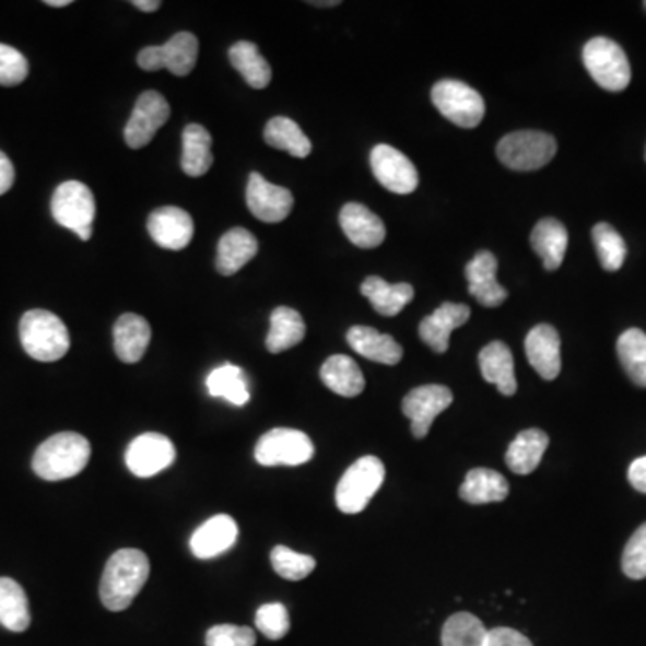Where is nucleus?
Instances as JSON below:
<instances>
[{
  "mask_svg": "<svg viewBox=\"0 0 646 646\" xmlns=\"http://www.w3.org/2000/svg\"><path fill=\"white\" fill-rule=\"evenodd\" d=\"M150 576V559L144 551L119 550L106 562L99 595L108 611L120 612L133 603Z\"/></svg>",
  "mask_w": 646,
  "mask_h": 646,
  "instance_id": "f257e3e1",
  "label": "nucleus"
},
{
  "mask_svg": "<svg viewBox=\"0 0 646 646\" xmlns=\"http://www.w3.org/2000/svg\"><path fill=\"white\" fill-rule=\"evenodd\" d=\"M91 460V444L78 433H58L50 436L33 456V471L46 481L74 478Z\"/></svg>",
  "mask_w": 646,
  "mask_h": 646,
  "instance_id": "f03ea898",
  "label": "nucleus"
},
{
  "mask_svg": "<svg viewBox=\"0 0 646 646\" xmlns=\"http://www.w3.org/2000/svg\"><path fill=\"white\" fill-rule=\"evenodd\" d=\"M21 341L33 360L52 363L71 349V336L60 316L46 309L25 313L21 320Z\"/></svg>",
  "mask_w": 646,
  "mask_h": 646,
  "instance_id": "7ed1b4c3",
  "label": "nucleus"
},
{
  "mask_svg": "<svg viewBox=\"0 0 646 646\" xmlns=\"http://www.w3.org/2000/svg\"><path fill=\"white\" fill-rule=\"evenodd\" d=\"M385 481V466L376 456L354 461L336 486V505L343 514H360Z\"/></svg>",
  "mask_w": 646,
  "mask_h": 646,
  "instance_id": "20e7f679",
  "label": "nucleus"
},
{
  "mask_svg": "<svg viewBox=\"0 0 646 646\" xmlns=\"http://www.w3.org/2000/svg\"><path fill=\"white\" fill-rule=\"evenodd\" d=\"M582 60L592 80L606 91L622 92L631 83V63L625 50L607 36H597L587 42Z\"/></svg>",
  "mask_w": 646,
  "mask_h": 646,
  "instance_id": "39448f33",
  "label": "nucleus"
},
{
  "mask_svg": "<svg viewBox=\"0 0 646 646\" xmlns=\"http://www.w3.org/2000/svg\"><path fill=\"white\" fill-rule=\"evenodd\" d=\"M56 223L74 232L81 240L92 237V223L96 220V200L91 189L81 181H63L50 201Z\"/></svg>",
  "mask_w": 646,
  "mask_h": 646,
  "instance_id": "423d86ee",
  "label": "nucleus"
},
{
  "mask_svg": "<svg viewBox=\"0 0 646 646\" xmlns=\"http://www.w3.org/2000/svg\"><path fill=\"white\" fill-rule=\"evenodd\" d=\"M556 141L544 131H514L497 144V158L514 171H537L550 164Z\"/></svg>",
  "mask_w": 646,
  "mask_h": 646,
  "instance_id": "0eeeda50",
  "label": "nucleus"
},
{
  "mask_svg": "<svg viewBox=\"0 0 646 646\" xmlns=\"http://www.w3.org/2000/svg\"><path fill=\"white\" fill-rule=\"evenodd\" d=\"M431 99L442 116L460 128H477L485 116L483 97L461 81H438L431 91Z\"/></svg>",
  "mask_w": 646,
  "mask_h": 646,
  "instance_id": "6e6552de",
  "label": "nucleus"
},
{
  "mask_svg": "<svg viewBox=\"0 0 646 646\" xmlns=\"http://www.w3.org/2000/svg\"><path fill=\"white\" fill-rule=\"evenodd\" d=\"M315 456L312 438L298 430L277 427L257 442L256 460L265 467L304 466Z\"/></svg>",
  "mask_w": 646,
  "mask_h": 646,
  "instance_id": "1a4fd4ad",
  "label": "nucleus"
},
{
  "mask_svg": "<svg viewBox=\"0 0 646 646\" xmlns=\"http://www.w3.org/2000/svg\"><path fill=\"white\" fill-rule=\"evenodd\" d=\"M200 46L192 33H176L164 46L144 47L137 56L142 71L155 72L167 69L171 74H191L198 60Z\"/></svg>",
  "mask_w": 646,
  "mask_h": 646,
  "instance_id": "9d476101",
  "label": "nucleus"
},
{
  "mask_svg": "<svg viewBox=\"0 0 646 646\" xmlns=\"http://www.w3.org/2000/svg\"><path fill=\"white\" fill-rule=\"evenodd\" d=\"M171 116V106L166 97L155 91H148L139 96L131 117L126 122L125 142L131 150H141L150 144L156 131L166 125Z\"/></svg>",
  "mask_w": 646,
  "mask_h": 646,
  "instance_id": "9b49d317",
  "label": "nucleus"
},
{
  "mask_svg": "<svg viewBox=\"0 0 646 646\" xmlns=\"http://www.w3.org/2000/svg\"><path fill=\"white\" fill-rule=\"evenodd\" d=\"M371 166L379 184L388 191L411 195L419 187V173L413 162L391 145H376L371 153Z\"/></svg>",
  "mask_w": 646,
  "mask_h": 646,
  "instance_id": "f8f14e48",
  "label": "nucleus"
},
{
  "mask_svg": "<svg viewBox=\"0 0 646 646\" xmlns=\"http://www.w3.org/2000/svg\"><path fill=\"white\" fill-rule=\"evenodd\" d=\"M453 404V391L447 386L424 385L411 390L402 401V413L411 421V433L424 438L436 416Z\"/></svg>",
  "mask_w": 646,
  "mask_h": 646,
  "instance_id": "ddd939ff",
  "label": "nucleus"
},
{
  "mask_svg": "<svg viewBox=\"0 0 646 646\" xmlns=\"http://www.w3.org/2000/svg\"><path fill=\"white\" fill-rule=\"evenodd\" d=\"M175 458L173 442L161 433L137 436L126 449V466L139 478L155 477L173 466Z\"/></svg>",
  "mask_w": 646,
  "mask_h": 646,
  "instance_id": "4468645a",
  "label": "nucleus"
},
{
  "mask_svg": "<svg viewBox=\"0 0 646 646\" xmlns=\"http://www.w3.org/2000/svg\"><path fill=\"white\" fill-rule=\"evenodd\" d=\"M246 203L262 223H281L293 209V195L284 187L273 186L259 173H251L246 187Z\"/></svg>",
  "mask_w": 646,
  "mask_h": 646,
  "instance_id": "2eb2a0df",
  "label": "nucleus"
},
{
  "mask_svg": "<svg viewBox=\"0 0 646 646\" xmlns=\"http://www.w3.org/2000/svg\"><path fill=\"white\" fill-rule=\"evenodd\" d=\"M148 232L164 250L178 251L191 243L195 223L191 214L180 207H162L148 218Z\"/></svg>",
  "mask_w": 646,
  "mask_h": 646,
  "instance_id": "dca6fc26",
  "label": "nucleus"
},
{
  "mask_svg": "<svg viewBox=\"0 0 646 646\" xmlns=\"http://www.w3.org/2000/svg\"><path fill=\"white\" fill-rule=\"evenodd\" d=\"M525 351L530 365L542 379L553 381L561 374V336L555 327L548 324L533 327L525 341Z\"/></svg>",
  "mask_w": 646,
  "mask_h": 646,
  "instance_id": "f3484780",
  "label": "nucleus"
},
{
  "mask_svg": "<svg viewBox=\"0 0 646 646\" xmlns=\"http://www.w3.org/2000/svg\"><path fill=\"white\" fill-rule=\"evenodd\" d=\"M469 318H471V307L446 302L433 315L426 316L421 321L419 334L433 351L444 354L449 349L451 332L458 327L466 326Z\"/></svg>",
  "mask_w": 646,
  "mask_h": 646,
  "instance_id": "a211bd4d",
  "label": "nucleus"
},
{
  "mask_svg": "<svg viewBox=\"0 0 646 646\" xmlns=\"http://www.w3.org/2000/svg\"><path fill=\"white\" fill-rule=\"evenodd\" d=\"M497 259L491 251H480L466 268L469 293L483 307L502 306L508 291L497 282Z\"/></svg>",
  "mask_w": 646,
  "mask_h": 646,
  "instance_id": "6ab92c4d",
  "label": "nucleus"
},
{
  "mask_svg": "<svg viewBox=\"0 0 646 646\" xmlns=\"http://www.w3.org/2000/svg\"><path fill=\"white\" fill-rule=\"evenodd\" d=\"M341 231L357 248H377L386 237L385 223L361 203H347L340 212Z\"/></svg>",
  "mask_w": 646,
  "mask_h": 646,
  "instance_id": "aec40b11",
  "label": "nucleus"
},
{
  "mask_svg": "<svg viewBox=\"0 0 646 646\" xmlns=\"http://www.w3.org/2000/svg\"><path fill=\"white\" fill-rule=\"evenodd\" d=\"M237 522L226 514H220L203 522L191 537L192 555L198 559H214L236 544Z\"/></svg>",
  "mask_w": 646,
  "mask_h": 646,
  "instance_id": "412c9836",
  "label": "nucleus"
},
{
  "mask_svg": "<svg viewBox=\"0 0 646 646\" xmlns=\"http://www.w3.org/2000/svg\"><path fill=\"white\" fill-rule=\"evenodd\" d=\"M151 341V327L145 318L126 313L114 327V349L125 363H137L144 357Z\"/></svg>",
  "mask_w": 646,
  "mask_h": 646,
  "instance_id": "4be33fe9",
  "label": "nucleus"
},
{
  "mask_svg": "<svg viewBox=\"0 0 646 646\" xmlns=\"http://www.w3.org/2000/svg\"><path fill=\"white\" fill-rule=\"evenodd\" d=\"M259 243L256 236L246 228H232L221 237L218 245V257H215V268L221 275H236L237 271L243 270V266L257 256Z\"/></svg>",
  "mask_w": 646,
  "mask_h": 646,
  "instance_id": "5701e85b",
  "label": "nucleus"
},
{
  "mask_svg": "<svg viewBox=\"0 0 646 646\" xmlns=\"http://www.w3.org/2000/svg\"><path fill=\"white\" fill-rule=\"evenodd\" d=\"M481 376L486 383L496 385L503 396L510 397L517 391L514 374V356L503 341H492L480 352Z\"/></svg>",
  "mask_w": 646,
  "mask_h": 646,
  "instance_id": "b1692460",
  "label": "nucleus"
},
{
  "mask_svg": "<svg viewBox=\"0 0 646 646\" xmlns=\"http://www.w3.org/2000/svg\"><path fill=\"white\" fill-rule=\"evenodd\" d=\"M347 341L360 356L381 365H397L404 354L402 347L390 334H381L372 327H352L347 332Z\"/></svg>",
  "mask_w": 646,
  "mask_h": 646,
  "instance_id": "393cba45",
  "label": "nucleus"
},
{
  "mask_svg": "<svg viewBox=\"0 0 646 646\" xmlns=\"http://www.w3.org/2000/svg\"><path fill=\"white\" fill-rule=\"evenodd\" d=\"M567 231L561 221L547 218L537 223L531 231L530 243L537 256L541 257L542 265L548 271L561 268L567 250Z\"/></svg>",
  "mask_w": 646,
  "mask_h": 646,
  "instance_id": "a878e982",
  "label": "nucleus"
},
{
  "mask_svg": "<svg viewBox=\"0 0 646 646\" xmlns=\"http://www.w3.org/2000/svg\"><path fill=\"white\" fill-rule=\"evenodd\" d=\"M548 446H550V436L544 431H522L506 451V466L516 474H530L541 463Z\"/></svg>",
  "mask_w": 646,
  "mask_h": 646,
  "instance_id": "bb28decb",
  "label": "nucleus"
},
{
  "mask_svg": "<svg viewBox=\"0 0 646 646\" xmlns=\"http://www.w3.org/2000/svg\"><path fill=\"white\" fill-rule=\"evenodd\" d=\"M361 293L371 301L372 307L383 316H396L413 301L415 290L411 284H388L381 277H368L361 284Z\"/></svg>",
  "mask_w": 646,
  "mask_h": 646,
  "instance_id": "cd10ccee",
  "label": "nucleus"
},
{
  "mask_svg": "<svg viewBox=\"0 0 646 646\" xmlns=\"http://www.w3.org/2000/svg\"><path fill=\"white\" fill-rule=\"evenodd\" d=\"M508 481L492 469H472L467 472L460 486V497L471 505L505 502L508 496Z\"/></svg>",
  "mask_w": 646,
  "mask_h": 646,
  "instance_id": "c85d7f7f",
  "label": "nucleus"
},
{
  "mask_svg": "<svg viewBox=\"0 0 646 646\" xmlns=\"http://www.w3.org/2000/svg\"><path fill=\"white\" fill-rule=\"evenodd\" d=\"M321 381L341 397H357L365 390V377L356 361L336 354L321 365Z\"/></svg>",
  "mask_w": 646,
  "mask_h": 646,
  "instance_id": "c756f323",
  "label": "nucleus"
},
{
  "mask_svg": "<svg viewBox=\"0 0 646 646\" xmlns=\"http://www.w3.org/2000/svg\"><path fill=\"white\" fill-rule=\"evenodd\" d=\"M304 336H306V324L301 313H296L291 307H277L275 312L271 313L266 349L271 354H281L302 343Z\"/></svg>",
  "mask_w": 646,
  "mask_h": 646,
  "instance_id": "7c9ffc66",
  "label": "nucleus"
},
{
  "mask_svg": "<svg viewBox=\"0 0 646 646\" xmlns=\"http://www.w3.org/2000/svg\"><path fill=\"white\" fill-rule=\"evenodd\" d=\"M181 169L187 176L198 178L211 169L214 156H212V137L200 125H189L181 137Z\"/></svg>",
  "mask_w": 646,
  "mask_h": 646,
  "instance_id": "2f4dec72",
  "label": "nucleus"
},
{
  "mask_svg": "<svg viewBox=\"0 0 646 646\" xmlns=\"http://www.w3.org/2000/svg\"><path fill=\"white\" fill-rule=\"evenodd\" d=\"M228 58L237 72L243 75V80L251 89H266L271 81V67L266 61L265 56L259 52V47L251 42L240 40L228 50Z\"/></svg>",
  "mask_w": 646,
  "mask_h": 646,
  "instance_id": "473e14b6",
  "label": "nucleus"
},
{
  "mask_svg": "<svg viewBox=\"0 0 646 646\" xmlns=\"http://www.w3.org/2000/svg\"><path fill=\"white\" fill-rule=\"evenodd\" d=\"M0 625L11 632H24L31 625L30 601L13 578H0Z\"/></svg>",
  "mask_w": 646,
  "mask_h": 646,
  "instance_id": "72a5a7b5",
  "label": "nucleus"
},
{
  "mask_svg": "<svg viewBox=\"0 0 646 646\" xmlns=\"http://www.w3.org/2000/svg\"><path fill=\"white\" fill-rule=\"evenodd\" d=\"M265 141L271 148L286 151L296 158H306L313 150L312 141L301 130V126L287 117H273L268 120L265 128Z\"/></svg>",
  "mask_w": 646,
  "mask_h": 646,
  "instance_id": "f704fd0d",
  "label": "nucleus"
},
{
  "mask_svg": "<svg viewBox=\"0 0 646 646\" xmlns=\"http://www.w3.org/2000/svg\"><path fill=\"white\" fill-rule=\"evenodd\" d=\"M207 390L212 397H221L232 402L234 407H245L250 401V391L246 383L245 372L239 366L226 365L215 368L207 377Z\"/></svg>",
  "mask_w": 646,
  "mask_h": 646,
  "instance_id": "c9c22d12",
  "label": "nucleus"
},
{
  "mask_svg": "<svg viewBox=\"0 0 646 646\" xmlns=\"http://www.w3.org/2000/svg\"><path fill=\"white\" fill-rule=\"evenodd\" d=\"M618 357L634 385L646 388V334L642 329H629L618 340Z\"/></svg>",
  "mask_w": 646,
  "mask_h": 646,
  "instance_id": "e433bc0d",
  "label": "nucleus"
},
{
  "mask_svg": "<svg viewBox=\"0 0 646 646\" xmlns=\"http://www.w3.org/2000/svg\"><path fill=\"white\" fill-rule=\"evenodd\" d=\"M485 625L471 612H458L442 629V646H485Z\"/></svg>",
  "mask_w": 646,
  "mask_h": 646,
  "instance_id": "4c0bfd02",
  "label": "nucleus"
},
{
  "mask_svg": "<svg viewBox=\"0 0 646 646\" xmlns=\"http://www.w3.org/2000/svg\"><path fill=\"white\" fill-rule=\"evenodd\" d=\"M592 240L597 246L601 268L607 271L620 270L626 257V245L623 237L609 223H598L592 228Z\"/></svg>",
  "mask_w": 646,
  "mask_h": 646,
  "instance_id": "58836bf2",
  "label": "nucleus"
},
{
  "mask_svg": "<svg viewBox=\"0 0 646 646\" xmlns=\"http://www.w3.org/2000/svg\"><path fill=\"white\" fill-rule=\"evenodd\" d=\"M271 566L277 575H281L286 580H304L315 572L316 561L313 556L296 553L287 547H275L271 551Z\"/></svg>",
  "mask_w": 646,
  "mask_h": 646,
  "instance_id": "ea45409f",
  "label": "nucleus"
},
{
  "mask_svg": "<svg viewBox=\"0 0 646 646\" xmlns=\"http://www.w3.org/2000/svg\"><path fill=\"white\" fill-rule=\"evenodd\" d=\"M256 625L268 639L279 642L290 632V614L282 603H266L259 607Z\"/></svg>",
  "mask_w": 646,
  "mask_h": 646,
  "instance_id": "a19ab883",
  "label": "nucleus"
},
{
  "mask_svg": "<svg viewBox=\"0 0 646 646\" xmlns=\"http://www.w3.org/2000/svg\"><path fill=\"white\" fill-rule=\"evenodd\" d=\"M622 567L623 573L632 580L646 578V522L626 542Z\"/></svg>",
  "mask_w": 646,
  "mask_h": 646,
  "instance_id": "79ce46f5",
  "label": "nucleus"
},
{
  "mask_svg": "<svg viewBox=\"0 0 646 646\" xmlns=\"http://www.w3.org/2000/svg\"><path fill=\"white\" fill-rule=\"evenodd\" d=\"M27 74H30V63L21 50L0 44V85H21Z\"/></svg>",
  "mask_w": 646,
  "mask_h": 646,
  "instance_id": "37998d69",
  "label": "nucleus"
},
{
  "mask_svg": "<svg viewBox=\"0 0 646 646\" xmlns=\"http://www.w3.org/2000/svg\"><path fill=\"white\" fill-rule=\"evenodd\" d=\"M256 643V632L250 626L215 625L205 636L207 646H254Z\"/></svg>",
  "mask_w": 646,
  "mask_h": 646,
  "instance_id": "c03bdc74",
  "label": "nucleus"
},
{
  "mask_svg": "<svg viewBox=\"0 0 646 646\" xmlns=\"http://www.w3.org/2000/svg\"><path fill=\"white\" fill-rule=\"evenodd\" d=\"M485 646H533L527 636H522L521 632L514 631V629H506V626H497L492 629L486 634Z\"/></svg>",
  "mask_w": 646,
  "mask_h": 646,
  "instance_id": "a18cd8bd",
  "label": "nucleus"
},
{
  "mask_svg": "<svg viewBox=\"0 0 646 646\" xmlns=\"http://www.w3.org/2000/svg\"><path fill=\"white\" fill-rule=\"evenodd\" d=\"M629 481L637 492L646 494V456L632 461L629 467Z\"/></svg>",
  "mask_w": 646,
  "mask_h": 646,
  "instance_id": "49530a36",
  "label": "nucleus"
},
{
  "mask_svg": "<svg viewBox=\"0 0 646 646\" xmlns=\"http://www.w3.org/2000/svg\"><path fill=\"white\" fill-rule=\"evenodd\" d=\"M15 184V167L11 164L10 158L0 151V196L10 191Z\"/></svg>",
  "mask_w": 646,
  "mask_h": 646,
  "instance_id": "de8ad7c7",
  "label": "nucleus"
},
{
  "mask_svg": "<svg viewBox=\"0 0 646 646\" xmlns=\"http://www.w3.org/2000/svg\"><path fill=\"white\" fill-rule=\"evenodd\" d=\"M131 4L139 8V10L144 11V13H153V11L161 8L162 2H158V0H133Z\"/></svg>",
  "mask_w": 646,
  "mask_h": 646,
  "instance_id": "09e8293b",
  "label": "nucleus"
},
{
  "mask_svg": "<svg viewBox=\"0 0 646 646\" xmlns=\"http://www.w3.org/2000/svg\"><path fill=\"white\" fill-rule=\"evenodd\" d=\"M46 4L50 8H66L72 4V0H47Z\"/></svg>",
  "mask_w": 646,
  "mask_h": 646,
  "instance_id": "8fccbe9b",
  "label": "nucleus"
},
{
  "mask_svg": "<svg viewBox=\"0 0 646 646\" xmlns=\"http://www.w3.org/2000/svg\"><path fill=\"white\" fill-rule=\"evenodd\" d=\"M313 5H316V8H321V5H326V8H332V5H340V2H338V0H329V2H312Z\"/></svg>",
  "mask_w": 646,
  "mask_h": 646,
  "instance_id": "3c124183",
  "label": "nucleus"
},
{
  "mask_svg": "<svg viewBox=\"0 0 646 646\" xmlns=\"http://www.w3.org/2000/svg\"><path fill=\"white\" fill-rule=\"evenodd\" d=\"M643 5H645V10H646V2H645V4H643Z\"/></svg>",
  "mask_w": 646,
  "mask_h": 646,
  "instance_id": "603ef678",
  "label": "nucleus"
},
{
  "mask_svg": "<svg viewBox=\"0 0 646 646\" xmlns=\"http://www.w3.org/2000/svg\"><path fill=\"white\" fill-rule=\"evenodd\" d=\"M645 158H646V155H645Z\"/></svg>",
  "mask_w": 646,
  "mask_h": 646,
  "instance_id": "864d4df0",
  "label": "nucleus"
}]
</instances>
